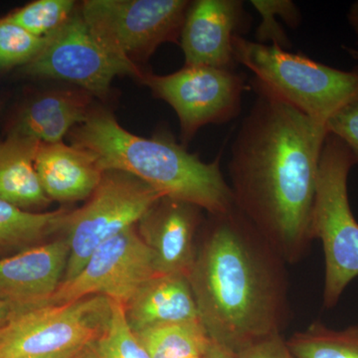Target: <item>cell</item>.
<instances>
[{"label": "cell", "instance_id": "cell-16", "mask_svg": "<svg viewBox=\"0 0 358 358\" xmlns=\"http://www.w3.org/2000/svg\"><path fill=\"white\" fill-rule=\"evenodd\" d=\"M124 308L133 331L200 320L192 286L185 275H155Z\"/></svg>", "mask_w": 358, "mask_h": 358}, {"label": "cell", "instance_id": "cell-23", "mask_svg": "<svg viewBox=\"0 0 358 358\" xmlns=\"http://www.w3.org/2000/svg\"><path fill=\"white\" fill-rule=\"evenodd\" d=\"M94 358H150L129 327L122 303L112 301L109 327L94 343Z\"/></svg>", "mask_w": 358, "mask_h": 358}, {"label": "cell", "instance_id": "cell-34", "mask_svg": "<svg viewBox=\"0 0 358 358\" xmlns=\"http://www.w3.org/2000/svg\"><path fill=\"white\" fill-rule=\"evenodd\" d=\"M193 358H203V357H193Z\"/></svg>", "mask_w": 358, "mask_h": 358}, {"label": "cell", "instance_id": "cell-8", "mask_svg": "<svg viewBox=\"0 0 358 358\" xmlns=\"http://www.w3.org/2000/svg\"><path fill=\"white\" fill-rule=\"evenodd\" d=\"M162 197L131 174L103 171L87 203L66 214L60 233L69 243L70 255L62 282L74 278L101 245L140 222Z\"/></svg>", "mask_w": 358, "mask_h": 358}, {"label": "cell", "instance_id": "cell-12", "mask_svg": "<svg viewBox=\"0 0 358 358\" xmlns=\"http://www.w3.org/2000/svg\"><path fill=\"white\" fill-rule=\"evenodd\" d=\"M250 22L241 0L190 2L179 39L185 67L235 70L233 39L242 36Z\"/></svg>", "mask_w": 358, "mask_h": 358}, {"label": "cell", "instance_id": "cell-19", "mask_svg": "<svg viewBox=\"0 0 358 358\" xmlns=\"http://www.w3.org/2000/svg\"><path fill=\"white\" fill-rule=\"evenodd\" d=\"M67 209L51 212L26 211L0 200V256L9 257L46 243L60 233Z\"/></svg>", "mask_w": 358, "mask_h": 358}, {"label": "cell", "instance_id": "cell-17", "mask_svg": "<svg viewBox=\"0 0 358 358\" xmlns=\"http://www.w3.org/2000/svg\"><path fill=\"white\" fill-rule=\"evenodd\" d=\"M92 95L85 91H54L25 103L10 133L42 143H62L66 134L86 121Z\"/></svg>", "mask_w": 358, "mask_h": 358}, {"label": "cell", "instance_id": "cell-10", "mask_svg": "<svg viewBox=\"0 0 358 358\" xmlns=\"http://www.w3.org/2000/svg\"><path fill=\"white\" fill-rule=\"evenodd\" d=\"M155 275L159 274L154 254L134 226L101 245L82 270L61 282L51 298L40 306L63 305L91 296H103L126 306Z\"/></svg>", "mask_w": 358, "mask_h": 358}, {"label": "cell", "instance_id": "cell-3", "mask_svg": "<svg viewBox=\"0 0 358 358\" xmlns=\"http://www.w3.org/2000/svg\"><path fill=\"white\" fill-rule=\"evenodd\" d=\"M70 134L72 145L95 155L103 171L131 174L162 196L195 205L208 214L235 207L221 173L220 155L207 164L167 134L148 138L129 133L103 110H92Z\"/></svg>", "mask_w": 358, "mask_h": 358}, {"label": "cell", "instance_id": "cell-5", "mask_svg": "<svg viewBox=\"0 0 358 358\" xmlns=\"http://www.w3.org/2000/svg\"><path fill=\"white\" fill-rule=\"evenodd\" d=\"M358 160L338 136L327 134L320 155L313 212L315 239L324 253V307L333 308L358 277V222L348 200V180Z\"/></svg>", "mask_w": 358, "mask_h": 358}, {"label": "cell", "instance_id": "cell-32", "mask_svg": "<svg viewBox=\"0 0 358 358\" xmlns=\"http://www.w3.org/2000/svg\"><path fill=\"white\" fill-rule=\"evenodd\" d=\"M343 48L345 49V50L348 52L353 59H357V60H358V50H357V49H353L352 47L348 46H343Z\"/></svg>", "mask_w": 358, "mask_h": 358}, {"label": "cell", "instance_id": "cell-11", "mask_svg": "<svg viewBox=\"0 0 358 358\" xmlns=\"http://www.w3.org/2000/svg\"><path fill=\"white\" fill-rule=\"evenodd\" d=\"M27 76L63 80L92 96H105L120 75L141 79L138 68L126 64L96 39L80 10L53 36L31 62L23 66Z\"/></svg>", "mask_w": 358, "mask_h": 358}, {"label": "cell", "instance_id": "cell-13", "mask_svg": "<svg viewBox=\"0 0 358 358\" xmlns=\"http://www.w3.org/2000/svg\"><path fill=\"white\" fill-rule=\"evenodd\" d=\"M202 209L195 205L162 197L138 223V234L154 254L159 275L188 278L199 246Z\"/></svg>", "mask_w": 358, "mask_h": 358}, {"label": "cell", "instance_id": "cell-2", "mask_svg": "<svg viewBox=\"0 0 358 358\" xmlns=\"http://www.w3.org/2000/svg\"><path fill=\"white\" fill-rule=\"evenodd\" d=\"M287 263L236 207L209 214L188 281L212 341L237 355L289 317Z\"/></svg>", "mask_w": 358, "mask_h": 358}, {"label": "cell", "instance_id": "cell-15", "mask_svg": "<svg viewBox=\"0 0 358 358\" xmlns=\"http://www.w3.org/2000/svg\"><path fill=\"white\" fill-rule=\"evenodd\" d=\"M35 169L49 199L74 202L88 199L103 176L95 155L66 143H39Z\"/></svg>", "mask_w": 358, "mask_h": 358}, {"label": "cell", "instance_id": "cell-31", "mask_svg": "<svg viewBox=\"0 0 358 358\" xmlns=\"http://www.w3.org/2000/svg\"><path fill=\"white\" fill-rule=\"evenodd\" d=\"M14 308L10 303L0 301V329L6 324L13 315Z\"/></svg>", "mask_w": 358, "mask_h": 358}, {"label": "cell", "instance_id": "cell-22", "mask_svg": "<svg viewBox=\"0 0 358 358\" xmlns=\"http://www.w3.org/2000/svg\"><path fill=\"white\" fill-rule=\"evenodd\" d=\"M76 11L73 0H36L6 16L7 20L38 37L53 36Z\"/></svg>", "mask_w": 358, "mask_h": 358}, {"label": "cell", "instance_id": "cell-26", "mask_svg": "<svg viewBox=\"0 0 358 358\" xmlns=\"http://www.w3.org/2000/svg\"><path fill=\"white\" fill-rule=\"evenodd\" d=\"M327 133L341 138L358 160V95L327 122Z\"/></svg>", "mask_w": 358, "mask_h": 358}, {"label": "cell", "instance_id": "cell-14", "mask_svg": "<svg viewBox=\"0 0 358 358\" xmlns=\"http://www.w3.org/2000/svg\"><path fill=\"white\" fill-rule=\"evenodd\" d=\"M69 255V243L61 236L0 258V301L14 308L42 305L64 279Z\"/></svg>", "mask_w": 358, "mask_h": 358}, {"label": "cell", "instance_id": "cell-25", "mask_svg": "<svg viewBox=\"0 0 358 358\" xmlns=\"http://www.w3.org/2000/svg\"><path fill=\"white\" fill-rule=\"evenodd\" d=\"M50 38L35 36L6 17L0 18V70L27 65Z\"/></svg>", "mask_w": 358, "mask_h": 358}, {"label": "cell", "instance_id": "cell-7", "mask_svg": "<svg viewBox=\"0 0 358 358\" xmlns=\"http://www.w3.org/2000/svg\"><path fill=\"white\" fill-rule=\"evenodd\" d=\"M186 0H87L80 7L90 30L115 58L138 68L160 45L178 43Z\"/></svg>", "mask_w": 358, "mask_h": 358}, {"label": "cell", "instance_id": "cell-18", "mask_svg": "<svg viewBox=\"0 0 358 358\" xmlns=\"http://www.w3.org/2000/svg\"><path fill=\"white\" fill-rule=\"evenodd\" d=\"M38 145L33 138L9 133L0 148V200L26 211L51 202L35 169Z\"/></svg>", "mask_w": 358, "mask_h": 358}, {"label": "cell", "instance_id": "cell-24", "mask_svg": "<svg viewBox=\"0 0 358 358\" xmlns=\"http://www.w3.org/2000/svg\"><path fill=\"white\" fill-rule=\"evenodd\" d=\"M250 3L261 16L256 31V42L260 44L271 42L272 46L287 51L292 48L291 41L277 20L281 18L292 29H296L301 22L298 6L291 0H252Z\"/></svg>", "mask_w": 358, "mask_h": 358}, {"label": "cell", "instance_id": "cell-9", "mask_svg": "<svg viewBox=\"0 0 358 358\" xmlns=\"http://www.w3.org/2000/svg\"><path fill=\"white\" fill-rule=\"evenodd\" d=\"M141 80L176 113L185 145L202 127L236 119L242 96L250 89L243 74L212 67L185 66L169 75L143 73Z\"/></svg>", "mask_w": 358, "mask_h": 358}, {"label": "cell", "instance_id": "cell-29", "mask_svg": "<svg viewBox=\"0 0 358 358\" xmlns=\"http://www.w3.org/2000/svg\"><path fill=\"white\" fill-rule=\"evenodd\" d=\"M203 358H236V357H235L234 353L210 341V343H209L208 348L204 353Z\"/></svg>", "mask_w": 358, "mask_h": 358}, {"label": "cell", "instance_id": "cell-28", "mask_svg": "<svg viewBox=\"0 0 358 358\" xmlns=\"http://www.w3.org/2000/svg\"><path fill=\"white\" fill-rule=\"evenodd\" d=\"M20 358H94V345L83 348L71 350V352L46 355V357H20Z\"/></svg>", "mask_w": 358, "mask_h": 358}, {"label": "cell", "instance_id": "cell-21", "mask_svg": "<svg viewBox=\"0 0 358 358\" xmlns=\"http://www.w3.org/2000/svg\"><path fill=\"white\" fill-rule=\"evenodd\" d=\"M287 343L296 358H358V324L338 331L313 322Z\"/></svg>", "mask_w": 358, "mask_h": 358}, {"label": "cell", "instance_id": "cell-20", "mask_svg": "<svg viewBox=\"0 0 358 358\" xmlns=\"http://www.w3.org/2000/svg\"><path fill=\"white\" fill-rule=\"evenodd\" d=\"M150 358L203 357L210 338L200 320L134 331Z\"/></svg>", "mask_w": 358, "mask_h": 358}, {"label": "cell", "instance_id": "cell-6", "mask_svg": "<svg viewBox=\"0 0 358 358\" xmlns=\"http://www.w3.org/2000/svg\"><path fill=\"white\" fill-rule=\"evenodd\" d=\"M112 317V300L91 296L58 306L14 308L0 329V358L46 357L94 345Z\"/></svg>", "mask_w": 358, "mask_h": 358}, {"label": "cell", "instance_id": "cell-1", "mask_svg": "<svg viewBox=\"0 0 358 358\" xmlns=\"http://www.w3.org/2000/svg\"><path fill=\"white\" fill-rule=\"evenodd\" d=\"M258 95L231 145L235 207L287 264L315 240L313 212L326 124L265 94Z\"/></svg>", "mask_w": 358, "mask_h": 358}, {"label": "cell", "instance_id": "cell-30", "mask_svg": "<svg viewBox=\"0 0 358 358\" xmlns=\"http://www.w3.org/2000/svg\"><path fill=\"white\" fill-rule=\"evenodd\" d=\"M348 21L358 40V0L352 3L348 13ZM358 43V41H357Z\"/></svg>", "mask_w": 358, "mask_h": 358}, {"label": "cell", "instance_id": "cell-4", "mask_svg": "<svg viewBox=\"0 0 358 358\" xmlns=\"http://www.w3.org/2000/svg\"><path fill=\"white\" fill-rule=\"evenodd\" d=\"M233 50L237 64L253 73L251 85L256 93L288 103L320 124H326L358 95V66L336 69L240 35L233 39Z\"/></svg>", "mask_w": 358, "mask_h": 358}, {"label": "cell", "instance_id": "cell-27", "mask_svg": "<svg viewBox=\"0 0 358 358\" xmlns=\"http://www.w3.org/2000/svg\"><path fill=\"white\" fill-rule=\"evenodd\" d=\"M236 358H296L282 334H275L240 350Z\"/></svg>", "mask_w": 358, "mask_h": 358}, {"label": "cell", "instance_id": "cell-33", "mask_svg": "<svg viewBox=\"0 0 358 358\" xmlns=\"http://www.w3.org/2000/svg\"><path fill=\"white\" fill-rule=\"evenodd\" d=\"M2 143H3V141H0V148H1Z\"/></svg>", "mask_w": 358, "mask_h": 358}]
</instances>
